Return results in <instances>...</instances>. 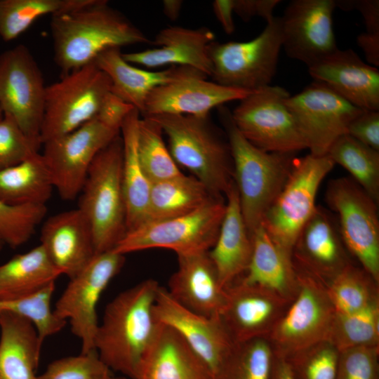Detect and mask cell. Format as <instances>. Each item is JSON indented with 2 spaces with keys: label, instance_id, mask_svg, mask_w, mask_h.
<instances>
[{
  "label": "cell",
  "instance_id": "obj_9",
  "mask_svg": "<svg viewBox=\"0 0 379 379\" xmlns=\"http://www.w3.org/2000/svg\"><path fill=\"white\" fill-rule=\"evenodd\" d=\"M225 201L217 197L181 216L147 222L126 232L113 251L125 255L149 248H166L177 255L209 251L218 235Z\"/></svg>",
  "mask_w": 379,
  "mask_h": 379
},
{
  "label": "cell",
  "instance_id": "obj_41",
  "mask_svg": "<svg viewBox=\"0 0 379 379\" xmlns=\"http://www.w3.org/2000/svg\"><path fill=\"white\" fill-rule=\"evenodd\" d=\"M55 291L52 283L26 297L7 302H0V310L10 311L30 321L34 326L40 342L60 332L67 320L51 310V301Z\"/></svg>",
  "mask_w": 379,
  "mask_h": 379
},
{
  "label": "cell",
  "instance_id": "obj_23",
  "mask_svg": "<svg viewBox=\"0 0 379 379\" xmlns=\"http://www.w3.org/2000/svg\"><path fill=\"white\" fill-rule=\"evenodd\" d=\"M314 81L326 84L353 105L379 111V71L353 50L337 49L307 67Z\"/></svg>",
  "mask_w": 379,
  "mask_h": 379
},
{
  "label": "cell",
  "instance_id": "obj_20",
  "mask_svg": "<svg viewBox=\"0 0 379 379\" xmlns=\"http://www.w3.org/2000/svg\"><path fill=\"white\" fill-rule=\"evenodd\" d=\"M220 317L235 343L267 338L291 301L241 280L227 288Z\"/></svg>",
  "mask_w": 379,
  "mask_h": 379
},
{
  "label": "cell",
  "instance_id": "obj_19",
  "mask_svg": "<svg viewBox=\"0 0 379 379\" xmlns=\"http://www.w3.org/2000/svg\"><path fill=\"white\" fill-rule=\"evenodd\" d=\"M334 217L327 209L317 206L301 228L292 251L295 267L325 284L353 263Z\"/></svg>",
  "mask_w": 379,
  "mask_h": 379
},
{
  "label": "cell",
  "instance_id": "obj_13",
  "mask_svg": "<svg viewBox=\"0 0 379 379\" xmlns=\"http://www.w3.org/2000/svg\"><path fill=\"white\" fill-rule=\"evenodd\" d=\"M46 88L41 69L26 46L18 44L0 53L1 110L41 143Z\"/></svg>",
  "mask_w": 379,
  "mask_h": 379
},
{
  "label": "cell",
  "instance_id": "obj_10",
  "mask_svg": "<svg viewBox=\"0 0 379 379\" xmlns=\"http://www.w3.org/2000/svg\"><path fill=\"white\" fill-rule=\"evenodd\" d=\"M295 269L298 292L267 337L274 354L285 359L328 340L335 314L326 284Z\"/></svg>",
  "mask_w": 379,
  "mask_h": 379
},
{
  "label": "cell",
  "instance_id": "obj_46",
  "mask_svg": "<svg viewBox=\"0 0 379 379\" xmlns=\"http://www.w3.org/2000/svg\"><path fill=\"white\" fill-rule=\"evenodd\" d=\"M379 346L340 352L335 379H379Z\"/></svg>",
  "mask_w": 379,
  "mask_h": 379
},
{
  "label": "cell",
  "instance_id": "obj_52",
  "mask_svg": "<svg viewBox=\"0 0 379 379\" xmlns=\"http://www.w3.org/2000/svg\"><path fill=\"white\" fill-rule=\"evenodd\" d=\"M358 46L364 51L369 65L379 66V35L364 32L357 38Z\"/></svg>",
  "mask_w": 379,
  "mask_h": 379
},
{
  "label": "cell",
  "instance_id": "obj_53",
  "mask_svg": "<svg viewBox=\"0 0 379 379\" xmlns=\"http://www.w3.org/2000/svg\"><path fill=\"white\" fill-rule=\"evenodd\" d=\"M270 379H297L287 359L274 354Z\"/></svg>",
  "mask_w": 379,
  "mask_h": 379
},
{
  "label": "cell",
  "instance_id": "obj_51",
  "mask_svg": "<svg viewBox=\"0 0 379 379\" xmlns=\"http://www.w3.org/2000/svg\"><path fill=\"white\" fill-rule=\"evenodd\" d=\"M213 11L217 20L227 34L235 30L233 20V0H215L212 3Z\"/></svg>",
  "mask_w": 379,
  "mask_h": 379
},
{
  "label": "cell",
  "instance_id": "obj_2",
  "mask_svg": "<svg viewBox=\"0 0 379 379\" xmlns=\"http://www.w3.org/2000/svg\"><path fill=\"white\" fill-rule=\"evenodd\" d=\"M50 27L54 61L63 74L93 62L107 49L152 41L105 0H91L79 8L52 15Z\"/></svg>",
  "mask_w": 379,
  "mask_h": 379
},
{
  "label": "cell",
  "instance_id": "obj_45",
  "mask_svg": "<svg viewBox=\"0 0 379 379\" xmlns=\"http://www.w3.org/2000/svg\"><path fill=\"white\" fill-rule=\"evenodd\" d=\"M41 143L26 135L10 117L0 120V171L39 152Z\"/></svg>",
  "mask_w": 379,
  "mask_h": 379
},
{
  "label": "cell",
  "instance_id": "obj_25",
  "mask_svg": "<svg viewBox=\"0 0 379 379\" xmlns=\"http://www.w3.org/2000/svg\"><path fill=\"white\" fill-rule=\"evenodd\" d=\"M40 241L52 263L69 279L96 255L90 225L78 208L62 211L45 220Z\"/></svg>",
  "mask_w": 379,
  "mask_h": 379
},
{
  "label": "cell",
  "instance_id": "obj_7",
  "mask_svg": "<svg viewBox=\"0 0 379 379\" xmlns=\"http://www.w3.org/2000/svg\"><path fill=\"white\" fill-rule=\"evenodd\" d=\"M111 81L93 61L46 86L41 144L67 134L95 117Z\"/></svg>",
  "mask_w": 379,
  "mask_h": 379
},
{
  "label": "cell",
  "instance_id": "obj_6",
  "mask_svg": "<svg viewBox=\"0 0 379 379\" xmlns=\"http://www.w3.org/2000/svg\"><path fill=\"white\" fill-rule=\"evenodd\" d=\"M281 48L280 17H274L250 41L211 43L208 48L211 77L220 85L248 91L270 86Z\"/></svg>",
  "mask_w": 379,
  "mask_h": 379
},
{
  "label": "cell",
  "instance_id": "obj_18",
  "mask_svg": "<svg viewBox=\"0 0 379 379\" xmlns=\"http://www.w3.org/2000/svg\"><path fill=\"white\" fill-rule=\"evenodd\" d=\"M154 314L161 324L184 339L216 379L235 345L220 317H205L185 308L161 286L156 298Z\"/></svg>",
  "mask_w": 379,
  "mask_h": 379
},
{
  "label": "cell",
  "instance_id": "obj_26",
  "mask_svg": "<svg viewBox=\"0 0 379 379\" xmlns=\"http://www.w3.org/2000/svg\"><path fill=\"white\" fill-rule=\"evenodd\" d=\"M94 62L109 77L110 91L133 105L140 115L148 95L155 88L187 77L204 74L187 66H172L160 71L140 69L124 59L120 48L104 51Z\"/></svg>",
  "mask_w": 379,
  "mask_h": 379
},
{
  "label": "cell",
  "instance_id": "obj_15",
  "mask_svg": "<svg viewBox=\"0 0 379 379\" xmlns=\"http://www.w3.org/2000/svg\"><path fill=\"white\" fill-rule=\"evenodd\" d=\"M124 255L113 251L96 254L75 277L57 300L54 312L69 320L72 333L81 343V353L94 350L98 327L97 304L111 280L119 272Z\"/></svg>",
  "mask_w": 379,
  "mask_h": 379
},
{
  "label": "cell",
  "instance_id": "obj_14",
  "mask_svg": "<svg viewBox=\"0 0 379 379\" xmlns=\"http://www.w3.org/2000/svg\"><path fill=\"white\" fill-rule=\"evenodd\" d=\"M119 133L94 117L42 144V157L54 189L63 200L72 201L79 195L95 157Z\"/></svg>",
  "mask_w": 379,
  "mask_h": 379
},
{
  "label": "cell",
  "instance_id": "obj_24",
  "mask_svg": "<svg viewBox=\"0 0 379 379\" xmlns=\"http://www.w3.org/2000/svg\"><path fill=\"white\" fill-rule=\"evenodd\" d=\"M215 34L201 27L192 29L171 26L162 29L152 40L155 48L131 53H122L131 63L154 68L165 65L187 66L200 71L207 77L212 74V64L208 53Z\"/></svg>",
  "mask_w": 379,
  "mask_h": 379
},
{
  "label": "cell",
  "instance_id": "obj_29",
  "mask_svg": "<svg viewBox=\"0 0 379 379\" xmlns=\"http://www.w3.org/2000/svg\"><path fill=\"white\" fill-rule=\"evenodd\" d=\"M136 379H215L207 365L173 328L163 325Z\"/></svg>",
  "mask_w": 379,
  "mask_h": 379
},
{
  "label": "cell",
  "instance_id": "obj_44",
  "mask_svg": "<svg viewBox=\"0 0 379 379\" xmlns=\"http://www.w3.org/2000/svg\"><path fill=\"white\" fill-rule=\"evenodd\" d=\"M111 375V370L94 350L53 361L37 379H105Z\"/></svg>",
  "mask_w": 379,
  "mask_h": 379
},
{
  "label": "cell",
  "instance_id": "obj_3",
  "mask_svg": "<svg viewBox=\"0 0 379 379\" xmlns=\"http://www.w3.org/2000/svg\"><path fill=\"white\" fill-rule=\"evenodd\" d=\"M230 147L233 181L247 229L252 236L284 186L292 168L294 153L263 151L239 131L225 105L217 107Z\"/></svg>",
  "mask_w": 379,
  "mask_h": 379
},
{
  "label": "cell",
  "instance_id": "obj_49",
  "mask_svg": "<svg viewBox=\"0 0 379 379\" xmlns=\"http://www.w3.org/2000/svg\"><path fill=\"white\" fill-rule=\"evenodd\" d=\"M336 7L344 11L357 10L364 18L366 32L379 35L378 0H336Z\"/></svg>",
  "mask_w": 379,
  "mask_h": 379
},
{
  "label": "cell",
  "instance_id": "obj_42",
  "mask_svg": "<svg viewBox=\"0 0 379 379\" xmlns=\"http://www.w3.org/2000/svg\"><path fill=\"white\" fill-rule=\"evenodd\" d=\"M46 212V205L15 206L0 200V239L12 248L20 246L31 238Z\"/></svg>",
  "mask_w": 379,
  "mask_h": 379
},
{
  "label": "cell",
  "instance_id": "obj_43",
  "mask_svg": "<svg viewBox=\"0 0 379 379\" xmlns=\"http://www.w3.org/2000/svg\"><path fill=\"white\" fill-rule=\"evenodd\" d=\"M339 354L332 343L324 340L286 359L297 379H335Z\"/></svg>",
  "mask_w": 379,
  "mask_h": 379
},
{
  "label": "cell",
  "instance_id": "obj_27",
  "mask_svg": "<svg viewBox=\"0 0 379 379\" xmlns=\"http://www.w3.org/2000/svg\"><path fill=\"white\" fill-rule=\"evenodd\" d=\"M225 211L216 241L208 251L222 286L227 288L244 274L252 239L243 218L234 183L225 194Z\"/></svg>",
  "mask_w": 379,
  "mask_h": 379
},
{
  "label": "cell",
  "instance_id": "obj_31",
  "mask_svg": "<svg viewBox=\"0 0 379 379\" xmlns=\"http://www.w3.org/2000/svg\"><path fill=\"white\" fill-rule=\"evenodd\" d=\"M140 112L134 109L124 121L120 133L123 142L122 187L126 206V232L147 220L152 183L139 160L138 133Z\"/></svg>",
  "mask_w": 379,
  "mask_h": 379
},
{
  "label": "cell",
  "instance_id": "obj_1",
  "mask_svg": "<svg viewBox=\"0 0 379 379\" xmlns=\"http://www.w3.org/2000/svg\"><path fill=\"white\" fill-rule=\"evenodd\" d=\"M160 286L144 280L118 294L105 307L94 348L110 370L136 379L140 365L162 327L154 314Z\"/></svg>",
  "mask_w": 379,
  "mask_h": 379
},
{
  "label": "cell",
  "instance_id": "obj_32",
  "mask_svg": "<svg viewBox=\"0 0 379 379\" xmlns=\"http://www.w3.org/2000/svg\"><path fill=\"white\" fill-rule=\"evenodd\" d=\"M61 272L41 245L0 265V302L18 300L55 283Z\"/></svg>",
  "mask_w": 379,
  "mask_h": 379
},
{
  "label": "cell",
  "instance_id": "obj_30",
  "mask_svg": "<svg viewBox=\"0 0 379 379\" xmlns=\"http://www.w3.org/2000/svg\"><path fill=\"white\" fill-rule=\"evenodd\" d=\"M0 379H37L42 343L33 324L0 310Z\"/></svg>",
  "mask_w": 379,
  "mask_h": 379
},
{
  "label": "cell",
  "instance_id": "obj_5",
  "mask_svg": "<svg viewBox=\"0 0 379 379\" xmlns=\"http://www.w3.org/2000/svg\"><path fill=\"white\" fill-rule=\"evenodd\" d=\"M120 133L93 161L79 194L78 209L88 221L96 254L112 251L126 232Z\"/></svg>",
  "mask_w": 379,
  "mask_h": 379
},
{
  "label": "cell",
  "instance_id": "obj_28",
  "mask_svg": "<svg viewBox=\"0 0 379 379\" xmlns=\"http://www.w3.org/2000/svg\"><path fill=\"white\" fill-rule=\"evenodd\" d=\"M251 239L250 262L240 280L292 301L298 288L292 255L275 243L262 225L254 230Z\"/></svg>",
  "mask_w": 379,
  "mask_h": 379
},
{
  "label": "cell",
  "instance_id": "obj_57",
  "mask_svg": "<svg viewBox=\"0 0 379 379\" xmlns=\"http://www.w3.org/2000/svg\"><path fill=\"white\" fill-rule=\"evenodd\" d=\"M3 244H4V242L0 239V251H1V248H2Z\"/></svg>",
  "mask_w": 379,
  "mask_h": 379
},
{
  "label": "cell",
  "instance_id": "obj_40",
  "mask_svg": "<svg viewBox=\"0 0 379 379\" xmlns=\"http://www.w3.org/2000/svg\"><path fill=\"white\" fill-rule=\"evenodd\" d=\"M158 125L148 117H141L138 133V152L141 166L151 183L181 175L172 157Z\"/></svg>",
  "mask_w": 379,
  "mask_h": 379
},
{
  "label": "cell",
  "instance_id": "obj_34",
  "mask_svg": "<svg viewBox=\"0 0 379 379\" xmlns=\"http://www.w3.org/2000/svg\"><path fill=\"white\" fill-rule=\"evenodd\" d=\"M53 190L49 171L39 152L0 171V200L6 204L46 205Z\"/></svg>",
  "mask_w": 379,
  "mask_h": 379
},
{
  "label": "cell",
  "instance_id": "obj_54",
  "mask_svg": "<svg viewBox=\"0 0 379 379\" xmlns=\"http://www.w3.org/2000/svg\"><path fill=\"white\" fill-rule=\"evenodd\" d=\"M182 4V0H164L162 1L163 12L169 20L175 21L180 15Z\"/></svg>",
  "mask_w": 379,
  "mask_h": 379
},
{
  "label": "cell",
  "instance_id": "obj_38",
  "mask_svg": "<svg viewBox=\"0 0 379 379\" xmlns=\"http://www.w3.org/2000/svg\"><path fill=\"white\" fill-rule=\"evenodd\" d=\"M274 358L266 338L235 343L216 379H270Z\"/></svg>",
  "mask_w": 379,
  "mask_h": 379
},
{
  "label": "cell",
  "instance_id": "obj_50",
  "mask_svg": "<svg viewBox=\"0 0 379 379\" xmlns=\"http://www.w3.org/2000/svg\"><path fill=\"white\" fill-rule=\"evenodd\" d=\"M281 2L280 0H233L234 13L245 22L258 16L268 22L274 18L273 11Z\"/></svg>",
  "mask_w": 379,
  "mask_h": 379
},
{
  "label": "cell",
  "instance_id": "obj_47",
  "mask_svg": "<svg viewBox=\"0 0 379 379\" xmlns=\"http://www.w3.org/2000/svg\"><path fill=\"white\" fill-rule=\"evenodd\" d=\"M346 134L379 151V111L364 109L350 122Z\"/></svg>",
  "mask_w": 379,
  "mask_h": 379
},
{
  "label": "cell",
  "instance_id": "obj_55",
  "mask_svg": "<svg viewBox=\"0 0 379 379\" xmlns=\"http://www.w3.org/2000/svg\"><path fill=\"white\" fill-rule=\"evenodd\" d=\"M105 379H126V378L125 377H116L111 375Z\"/></svg>",
  "mask_w": 379,
  "mask_h": 379
},
{
  "label": "cell",
  "instance_id": "obj_4",
  "mask_svg": "<svg viewBox=\"0 0 379 379\" xmlns=\"http://www.w3.org/2000/svg\"><path fill=\"white\" fill-rule=\"evenodd\" d=\"M148 117L168 138V149L183 166L216 197H222L233 184V166L227 138L206 116L158 114Z\"/></svg>",
  "mask_w": 379,
  "mask_h": 379
},
{
  "label": "cell",
  "instance_id": "obj_11",
  "mask_svg": "<svg viewBox=\"0 0 379 379\" xmlns=\"http://www.w3.org/2000/svg\"><path fill=\"white\" fill-rule=\"evenodd\" d=\"M289 96L279 86L252 92L231 112L234 125L247 140L265 152L295 154L307 149L286 105Z\"/></svg>",
  "mask_w": 379,
  "mask_h": 379
},
{
  "label": "cell",
  "instance_id": "obj_48",
  "mask_svg": "<svg viewBox=\"0 0 379 379\" xmlns=\"http://www.w3.org/2000/svg\"><path fill=\"white\" fill-rule=\"evenodd\" d=\"M134 109L110 91L103 98L95 118L107 127L120 131L124 121Z\"/></svg>",
  "mask_w": 379,
  "mask_h": 379
},
{
  "label": "cell",
  "instance_id": "obj_33",
  "mask_svg": "<svg viewBox=\"0 0 379 379\" xmlns=\"http://www.w3.org/2000/svg\"><path fill=\"white\" fill-rule=\"evenodd\" d=\"M214 196L193 175H181L152 183L146 222L192 213L207 204Z\"/></svg>",
  "mask_w": 379,
  "mask_h": 379
},
{
  "label": "cell",
  "instance_id": "obj_36",
  "mask_svg": "<svg viewBox=\"0 0 379 379\" xmlns=\"http://www.w3.org/2000/svg\"><path fill=\"white\" fill-rule=\"evenodd\" d=\"M91 0H0V38L17 39L41 16L79 8Z\"/></svg>",
  "mask_w": 379,
  "mask_h": 379
},
{
  "label": "cell",
  "instance_id": "obj_39",
  "mask_svg": "<svg viewBox=\"0 0 379 379\" xmlns=\"http://www.w3.org/2000/svg\"><path fill=\"white\" fill-rule=\"evenodd\" d=\"M328 341L339 352L379 346V301L354 312L335 313Z\"/></svg>",
  "mask_w": 379,
  "mask_h": 379
},
{
  "label": "cell",
  "instance_id": "obj_56",
  "mask_svg": "<svg viewBox=\"0 0 379 379\" xmlns=\"http://www.w3.org/2000/svg\"><path fill=\"white\" fill-rule=\"evenodd\" d=\"M4 117V114L1 110V108H0V120Z\"/></svg>",
  "mask_w": 379,
  "mask_h": 379
},
{
  "label": "cell",
  "instance_id": "obj_21",
  "mask_svg": "<svg viewBox=\"0 0 379 379\" xmlns=\"http://www.w3.org/2000/svg\"><path fill=\"white\" fill-rule=\"evenodd\" d=\"M206 78L201 74L155 88L147 98L142 117L206 116L212 109L230 101L241 100L253 92L227 87Z\"/></svg>",
  "mask_w": 379,
  "mask_h": 379
},
{
  "label": "cell",
  "instance_id": "obj_8",
  "mask_svg": "<svg viewBox=\"0 0 379 379\" xmlns=\"http://www.w3.org/2000/svg\"><path fill=\"white\" fill-rule=\"evenodd\" d=\"M335 164L326 154L295 157L290 175L267 211L262 225L273 241L292 255L296 238L314 213L319 186Z\"/></svg>",
  "mask_w": 379,
  "mask_h": 379
},
{
  "label": "cell",
  "instance_id": "obj_16",
  "mask_svg": "<svg viewBox=\"0 0 379 379\" xmlns=\"http://www.w3.org/2000/svg\"><path fill=\"white\" fill-rule=\"evenodd\" d=\"M310 154L328 153L332 144L347 133L350 122L364 109L343 98L324 83L314 81L286 100Z\"/></svg>",
  "mask_w": 379,
  "mask_h": 379
},
{
  "label": "cell",
  "instance_id": "obj_37",
  "mask_svg": "<svg viewBox=\"0 0 379 379\" xmlns=\"http://www.w3.org/2000/svg\"><path fill=\"white\" fill-rule=\"evenodd\" d=\"M335 313L347 314L379 301L378 284L362 268L349 265L326 284Z\"/></svg>",
  "mask_w": 379,
  "mask_h": 379
},
{
  "label": "cell",
  "instance_id": "obj_22",
  "mask_svg": "<svg viewBox=\"0 0 379 379\" xmlns=\"http://www.w3.org/2000/svg\"><path fill=\"white\" fill-rule=\"evenodd\" d=\"M178 269L166 289L185 308L208 317H220L227 298L208 251L177 255Z\"/></svg>",
  "mask_w": 379,
  "mask_h": 379
},
{
  "label": "cell",
  "instance_id": "obj_17",
  "mask_svg": "<svg viewBox=\"0 0 379 379\" xmlns=\"http://www.w3.org/2000/svg\"><path fill=\"white\" fill-rule=\"evenodd\" d=\"M334 0H293L280 17L282 48L307 67L338 49L333 32Z\"/></svg>",
  "mask_w": 379,
  "mask_h": 379
},
{
  "label": "cell",
  "instance_id": "obj_35",
  "mask_svg": "<svg viewBox=\"0 0 379 379\" xmlns=\"http://www.w3.org/2000/svg\"><path fill=\"white\" fill-rule=\"evenodd\" d=\"M327 154L335 164L345 168L352 178L378 203L379 151L344 134L332 144Z\"/></svg>",
  "mask_w": 379,
  "mask_h": 379
},
{
  "label": "cell",
  "instance_id": "obj_12",
  "mask_svg": "<svg viewBox=\"0 0 379 379\" xmlns=\"http://www.w3.org/2000/svg\"><path fill=\"white\" fill-rule=\"evenodd\" d=\"M325 201L337 215L343 241L350 254L379 284L378 203L352 178L331 180Z\"/></svg>",
  "mask_w": 379,
  "mask_h": 379
}]
</instances>
